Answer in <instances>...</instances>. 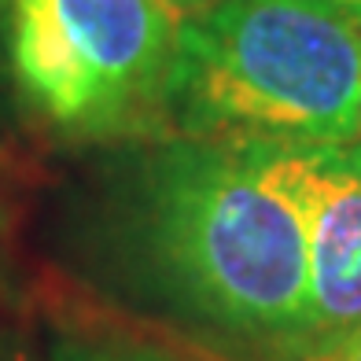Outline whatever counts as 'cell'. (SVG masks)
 Here are the masks:
<instances>
[{
	"mask_svg": "<svg viewBox=\"0 0 361 361\" xmlns=\"http://www.w3.org/2000/svg\"><path fill=\"white\" fill-rule=\"evenodd\" d=\"M56 361H188L173 350L152 347V343H129V339H81L67 343Z\"/></svg>",
	"mask_w": 361,
	"mask_h": 361,
	"instance_id": "obj_5",
	"label": "cell"
},
{
	"mask_svg": "<svg viewBox=\"0 0 361 361\" xmlns=\"http://www.w3.org/2000/svg\"><path fill=\"white\" fill-rule=\"evenodd\" d=\"M302 361H361V324L347 328L343 336L317 343L302 354Z\"/></svg>",
	"mask_w": 361,
	"mask_h": 361,
	"instance_id": "obj_6",
	"label": "cell"
},
{
	"mask_svg": "<svg viewBox=\"0 0 361 361\" xmlns=\"http://www.w3.org/2000/svg\"><path fill=\"white\" fill-rule=\"evenodd\" d=\"M214 0H170V8L180 15V19H188V15H195V11H203V8H210Z\"/></svg>",
	"mask_w": 361,
	"mask_h": 361,
	"instance_id": "obj_8",
	"label": "cell"
},
{
	"mask_svg": "<svg viewBox=\"0 0 361 361\" xmlns=\"http://www.w3.org/2000/svg\"><path fill=\"white\" fill-rule=\"evenodd\" d=\"M144 233L162 281L221 332L306 347V233L266 144L177 140L147 173Z\"/></svg>",
	"mask_w": 361,
	"mask_h": 361,
	"instance_id": "obj_1",
	"label": "cell"
},
{
	"mask_svg": "<svg viewBox=\"0 0 361 361\" xmlns=\"http://www.w3.org/2000/svg\"><path fill=\"white\" fill-rule=\"evenodd\" d=\"M361 26L306 0H214L180 23L170 118L192 140L317 147L357 137Z\"/></svg>",
	"mask_w": 361,
	"mask_h": 361,
	"instance_id": "obj_2",
	"label": "cell"
},
{
	"mask_svg": "<svg viewBox=\"0 0 361 361\" xmlns=\"http://www.w3.org/2000/svg\"><path fill=\"white\" fill-rule=\"evenodd\" d=\"M306 4H314V8H324V11L339 15V19H347V23L361 26V0H306Z\"/></svg>",
	"mask_w": 361,
	"mask_h": 361,
	"instance_id": "obj_7",
	"label": "cell"
},
{
	"mask_svg": "<svg viewBox=\"0 0 361 361\" xmlns=\"http://www.w3.org/2000/svg\"><path fill=\"white\" fill-rule=\"evenodd\" d=\"M4 4H8V0H0V8H4Z\"/></svg>",
	"mask_w": 361,
	"mask_h": 361,
	"instance_id": "obj_10",
	"label": "cell"
},
{
	"mask_svg": "<svg viewBox=\"0 0 361 361\" xmlns=\"http://www.w3.org/2000/svg\"><path fill=\"white\" fill-rule=\"evenodd\" d=\"M269 152L306 233V354L361 324V144Z\"/></svg>",
	"mask_w": 361,
	"mask_h": 361,
	"instance_id": "obj_4",
	"label": "cell"
},
{
	"mask_svg": "<svg viewBox=\"0 0 361 361\" xmlns=\"http://www.w3.org/2000/svg\"><path fill=\"white\" fill-rule=\"evenodd\" d=\"M180 23L170 0H8L11 71L63 133H133L170 118Z\"/></svg>",
	"mask_w": 361,
	"mask_h": 361,
	"instance_id": "obj_3",
	"label": "cell"
},
{
	"mask_svg": "<svg viewBox=\"0 0 361 361\" xmlns=\"http://www.w3.org/2000/svg\"><path fill=\"white\" fill-rule=\"evenodd\" d=\"M357 137H361V104H357Z\"/></svg>",
	"mask_w": 361,
	"mask_h": 361,
	"instance_id": "obj_9",
	"label": "cell"
}]
</instances>
